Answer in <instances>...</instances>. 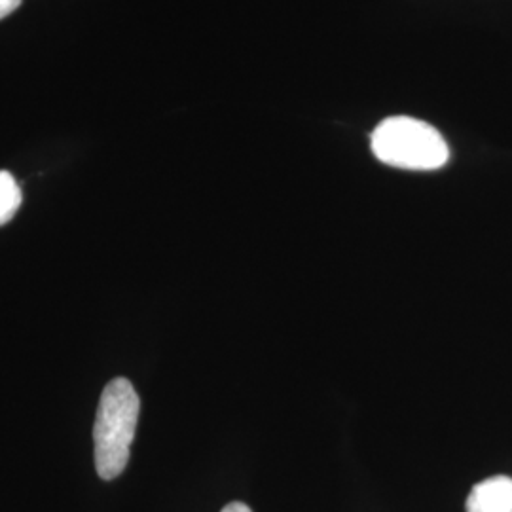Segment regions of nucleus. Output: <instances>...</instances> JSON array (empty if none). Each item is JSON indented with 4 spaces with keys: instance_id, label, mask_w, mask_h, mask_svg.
I'll list each match as a JSON object with an SVG mask.
<instances>
[{
    "instance_id": "obj_1",
    "label": "nucleus",
    "mask_w": 512,
    "mask_h": 512,
    "mask_svg": "<svg viewBox=\"0 0 512 512\" xmlns=\"http://www.w3.org/2000/svg\"><path fill=\"white\" fill-rule=\"evenodd\" d=\"M139 410V395L126 378H116L103 389L93 427L95 469L103 480H112L126 471Z\"/></svg>"
},
{
    "instance_id": "obj_2",
    "label": "nucleus",
    "mask_w": 512,
    "mask_h": 512,
    "mask_svg": "<svg viewBox=\"0 0 512 512\" xmlns=\"http://www.w3.org/2000/svg\"><path fill=\"white\" fill-rule=\"evenodd\" d=\"M370 147L380 162L412 171H435L450 158V148L439 131L408 116L385 118L374 129Z\"/></svg>"
},
{
    "instance_id": "obj_3",
    "label": "nucleus",
    "mask_w": 512,
    "mask_h": 512,
    "mask_svg": "<svg viewBox=\"0 0 512 512\" xmlns=\"http://www.w3.org/2000/svg\"><path fill=\"white\" fill-rule=\"evenodd\" d=\"M465 507L467 512H512V478L492 476L476 484Z\"/></svg>"
},
{
    "instance_id": "obj_4",
    "label": "nucleus",
    "mask_w": 512,
    "mask_h": 512,
    "mask_svg": "<svg viewBox=\"0 0 512 512\" xmlns=\"http://www.w3.org/2000/svg\"><path fill=\"white\" fill-rule=\"evenodd\" d=\"M21 205V190L8 171H0V226L14 219Z\"/></svg>"
},
{
    "instance_id": "obj_5",
    "label": "nucleus",
    "mask_w": 512,
    "mask_h": 512,
    "mask_svg": "<svg viewBox=\"0 0 512 512\" xmlns=\"http://www.w3.org/2000/svg\"><path fill=\"white\" fill-rule=\"evenodd\" d=\"M21 0H0V19L8 18L19 8Z\"/></svg>"
},
{
    "instance_id": "obj_6",
    "label": "nucleus",
    "mask_w": 512,
    "mask_h": 512,
    "mask_svg": "<svg viewBox=\"0 0 512 512\" xmlns=\"http://www.w3.org/2000/svg\"><path fill=\"white\" fill-rule=\"evenodd\" d=\"M220 512H253L245 503H239V501H234V503H228L224 509Z\"/></svg>"
}]
</instances>
